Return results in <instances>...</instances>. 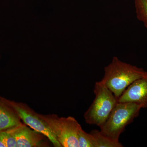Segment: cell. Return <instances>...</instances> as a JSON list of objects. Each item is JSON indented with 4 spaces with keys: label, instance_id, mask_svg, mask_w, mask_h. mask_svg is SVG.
Wrapping results in <instances>:
<instances>
[{
    "label": "cell",
    "instance_id": "obj_11",
    "mask_svg": "<svg viewBox=\"0 0 147 147\" xmlns=\"http://www.w3.org/2000/svg\"><path fill=\"white\" fill-rule=\"evenodd\" d=\"M79 147H94L93 138L90 133H88L82 129H79L78 135Z\"/></svg>",
    "mask_w": 147,
    "mask_h": 147
},
{
    "label": "cell",
    "instance_id": "obj_7",
    "mask_svg": "<svg viewBox=\"0 0 147 147\" xmlns=\"http://www.w3.org/2000/svg\"><path fill=\"white\" fill-rule=\"evenodd\" d=\"M119 102H132L147 108V76L130 84L117 99Z\"/></svg>",
    "mask_w": 147,
    "mask_h": 147
},
{
    "label": "cell",
    "instance_id": "obj_5",
    "mask_svg": "<svg viewBox=\"0 0 147 147\" xmlns=\"http://www.w3.org/2000/svg\"><path fill=\"white\" fill-rule=\"evenodd\" d=\"M6 101L13 108L24 123L35 131L42 133L48 138L53 146L61 147L47 123L40 114L34 112L25 103L15 102L5 98Z\"/></svg>",
    "mask_w": 147,
    "mask_h": 147
},
{
    "label": "cell",
    "instance_id": "obj_10",
    "mask_svg": "<svg viewBox=\"0 0 147 147\" xmlns=\"http://www.w3.org/2000/svg\"><path fill=\"white\" fill-rule=\"evenodd\" d=\"M136 15L147 28V0H135Z\"/></svg>",
    "mask_w": 147,
    "mask_h": 147
},
{
    "label": "cell",
    "instance_id": "obj_1",
    "mask_svg": "<svg viewBox=\"0 0 147 147\" xmlns=\"http://www.w3.org/2000/svg\"><path fill=\"white\" fill-rule=\"evenodd\" d=\"M147 76V71L143 69L124 62L114 57L104 68V76L100 82L118 99L130 84Z\"/></svg>",
    "mask_w": 147,
    "mask_h": 147
},
{
    "label": "cell",
    "instance_id": "obj_8",
    "mask_svg": "<svg viewBox=\"0 0 147 147\" xmlns=\"http://www.w3.org/2000/svg\"><path fill=\"white\" fill-rule=\"evenodd\" d=\"M22 123L16 111L6 102L5 98L0 96V132Z\"/></svg>",
    "mask_w": 147,
    "mask_h": 147
},
{
    "label": "cell",
    "instance_id": "obj_9",
    "mask_svg": "<svg viewBox=\"0 0 147 147\" xmlns=\"http://www.w3.org/2000/svg\"><path fill=\"white\" fill-rule=\"evenodd\" d=\"M94 143V147H122L123 146L119 142L111 140L101 134L100 131L93 130L90 132Z\"/></svg>",
    "mask_w": 147,
    "mask_h": 147
},
{
    "label": "cell",
    "instance_id": "obj_6",
    "mask_svg": "<svg viewBox=\"0 0 147 147\" xmlns=\"http://www.w3.org/2000/svg\"><path fill=\"white\" fill-rule=\"evenodd\" d=\"M6 131L16 139L18 147L47 146L46 139L48 138L42 133L28 127L25 123L13 127Z\"/></svg>",
    "mask_w": 147,
    "mask_h": 147
},
{
    "label": "cell",
    "instance_id": "obj_12",
    "mask_svg": "<svg viewBox=\"0 0 147 147\" xmlns=\"http://www.w3.org/2000/svg\"><path fill=\"white\" fill-rule=\"evenodd\" d=\"M0 141L5 147H18L16 139L7 131L0 132Z\"/></svg>",
    "mask_w": 147,
    "mask_h": 147
},
{
    "label": "cell",
    "instance_id": "obj_3",
    "mask_svg": "<svg viewBox=\"0 0 147 147\" xmlns=\"http://www.w3.org/2000/svg\"><path fill=\"white\" fill-rule=\"evenodd\" d=\"M94 92V100L84 114V117L87 123L100 127L108 119L118 100L100 81L95 84Z\"/></svg>",
    "mask_w": 147,
    "mask_h": 147
},
{
    "label": "cell",
    "instance_id": "obj_4",
    "mask_svg": "<svg viewBox=\"0 0 147 147\" xmlns=\"http://www.w3.org/2000/svg\"><path fill=\"white\" fill-rule=\"evenodd\" d=\"M62 147H79L78 135L82 127L73 117H59L57 115H40Z\"/></svg>",
    "mask_w": 147,
    "mask_h": 147
},
{
    "label": "cell",
    "instance_id": "obj_2",
    "mask_svg": "<svg viewBox=\"0 0 147 147\" xmlns=\"http://www.w3.org/2000/svg\"><path fill=\"white\" fill-rule=\"evenodd\" d=\"M142 107L132 102H118L106 121L100 127L105 137L119 142L120 136L125 127L139 115Z\"/></svg>",
    "mask_w": 147,
    "mask_h": 147
},
{
    "label": "cell",
    "instance_id": "obj_13",
    "mask_svg": "<svg viewBox=\"0 0 147 147\" xmlns=\"http://www.w3.org/2000/svg\"><path fill=\"white\" fill-rule=\"evenodd\" d=\"M0 147H5L4 145L3 144L2 142H1V141H0Z\"/></svg>",
    "mask_w": 147,
    "mask_h": 147
}]
</instances>
